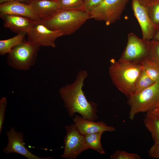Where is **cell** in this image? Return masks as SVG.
I'll return each mask as SVG.
<instances>
[{
    "mask_svg": "<svg viewBox=\"0 0 159 159\" xmlns=\"http://www.w3.org/2000/svg\"><path fill=\"white\" fill-rule=\"evenodd\" d=\"M87 76L86 71H80L74 82L61 87L59 92L70 116L73 117L77 113L83 118L95 121L98 118L97 105L88 101L82 90L84 80Z\"/></svg>",
    "mask_w": 159,
    "mask_h": 159,
    "instance_id": "obj_1",
    "label": "cell"
},
{
    "mask_svg": "<svg viewBox=\"0 0 159 159\" xmlns=\"http://www.w3.org/2000/svg\"><path fill=\"white\" fill-rule=\"evenodd\" d=\"M89 19V13L84 10L59 9L49 17L39 21L64 36L72 34Z\"/></svg>",
    "mask_w": 159,
    "mask_h": 159,
    "instance_id": "obj_2",
    "label": "cell"
},
{
    "mask_svg": "<svg viewBox=\"0 0 159 159\" xmlns=\"http://www.w3.org/2000/svg\"><path fill=\"white\" fill-rule=\"evenodd\" d=\"M110 62V78L117 88L128 98L134 94L135 85L143 65L116 61L113 59Z\"/></svg>",
    "mask_w": 159,
    "mask_h": 159,
    "instance_id": "obj_3",
    "label": "cell"
},
{
    "mask_svg": "<svg viewBox=\"0 0 159 159\" xmlns=\"http://www.w3.org/2000/svg\"><path fill=\"white\" fill-rule=\"evenodd\" d=\"M129 118L133 120L140 112H151L159 107V82L128 98Z\"/></svg>",
    "mask_w": 159,
    "mask_h": 159,
    "instance_id": "obj_4",
    "label": "cell"
},
{
    "mask_svg": "<svg viewBox=\"0 0 159 159\" xmlns=\"http://www.w3.org/2000/svg\"><path fill=\"white\" fill-rule=\"evenodd\" d=\"M40 47L28 41H24L8 53V64L15 69L28 70L34 64Z\"/></svg>",
    "mask_w": 159,
    "mask_h": 159,
    "instance_id": "obj_5",
    "label": "cell"
},
{
    "mask_svg": "<svg viewBox=\"0 0 159 159\" xmlns=\"http://www.w3.org/2000/svg\"><path fill=\"white\" fill-rule=\"evenodd\" d=\"M150 40L141 39L129 33L126 45L118 60L132 64L142 65L150 57Z\"/></svg>",
    "mask_w": 159,
    "mask_h": 159,
    "instance_id": "obj_6",
    "label": "cell"
},
{
    "mask_svg": "<svg viewBox=\"0 0 159 159\" xmlns=\"http://www.w3.org/2000/svg\"><path fill=\"white\" fill-rule=\"evenodd\" d=\"M129 0H103L90 11V19L110 25L120 19Z\"/></svg>",
    "mask_w": 159,
    "mask_h": 159,
    "instance_id": "obj_7",
    "label": "cell"
},
{
    "mask_svg": "<svg viewBox=\"0 0 159 159\" xmlns=\"http://www.w3.org/2000/svg\"><path fill=\"white\" fill-rule=\"evenodd\" d=\"M66 134L64 138V152L60 157L67 159H75L86 150L84 135L74 123L65 126Z\"/></svg>",
    "mask_w": 159,
    "mask_h": 159,
    "instance_id": "obj_8",
    "label": "cell"
},
{
    "mask_svg": "<svg viewBox=\"0 0 159 159\" xmlns=\"http://www.w3.org/2000/svg\"><path fill=\"white\" fill-rule=\"evenodd\" d=\"M27 41L41 47H56L55 41L63 36L60 32L51 30L39 21H35L26 33Z\"/></svg>",
    "mask_w": 159,
    "mask_h": 159,
    "instance_id": "obj_9",
    "label": "cell"
},
{
    "mask_svg": "<svg viewBox=\"0 0 159 159\" xmlns=\"http://www.w3.org/2000/svg\"><path fill=\"white\" fill-rule=\"evenodd\" d=\"M8 139L7 145L3 151L6 154L16 153L28 159H51L52 158L41 157L35 155L26 147L24 142V135L21 132L16 131L13 127L6 132Z\"/></svg>",
    "mask_w": 159,
    "mask_h": 159,
    "instance_id": "obj_10",
    "label": "cell"
},
{
    "mask_svg": "<svg viewBox=\"0 0 159 159\" xmlns=\"http://www.w3.org/2000/svg\"><path fill=\"white\" fill-rule=\"evenodd\" d=\"M131 5L134 16L140 27L142 38L148 40H151L157 25L151 20L146 6L137 0H132Z\"/></svg>",
    "mask_w": 159,
    "mask_h": 159,
    "instance_id": "obj_11",
    "label": "cell"
},
{
    "mask_svg": "<svg viewBox=\"0 0 159 159\" xmlns=\"http://www.w3.org/2000/svg\"><path fill=\"white\" fill-rule=\"evenodd\" d=\"M0 16L5 27L17 34L27 33L35 21L27 17L15 14H0Z\"/></svg>",
    "mask_w": 159,
    "mask_h": 159,
    "instance_id": "obj_12",
    "label": "cell"
},
{
    "mask_svg": "<svg viewBox=\"0 0 159 159\" xmlns=\"http://www.w3.org/2000/svg\"><path fill=\"white\" fill-rule=\"evenodd\" d=\"M74 124L82 135L106 131L114 132V127L108 125L102 121L95 122L76 115L73 118Z\"/></svg>",
    "mask_w": 159,
    "mask_h": 159,
    "instance_id": "obj_13",
    "label": "cell"
},
{
    "mask_svg": "<svg viewBox=\"0 0 159 159\" xmlns=\"http://www.w3.org/2000/svg\"><path fill=\"white\" fill-rule=\"evenodd\" d=\"M0 14L22 16L35 21L40 20L29 4L18 1H12L1 4Z\"/></svg>",
    "mask_w": 159,
    "mask_h": 159,
    "instance_id": "obj_14",
    "label": "cell"
},
{
    "mask_svg": "<svg viewBox=\"0 0 159 159\" xmlns=\"http://www.w3.org/2000/svg\"><path fill=\"white\" fill-rule=\"evenodd\" d=\"M28 4L40 20L49 17L59 9L56 1L31 0Z\"/></svg>",
    "mask_w": 159,
    "mask_h": 159,
    "instance_id": "obj_15",
    "label": "cell"
},
{
    "mask_svg": "<svg viewBox=\"0 0 159 159\" xmlns=\"http://www.w3.org/2000/svg\"><path fill=\"white\" fill-rule=\"evenodd\" d=\"M143 122L145 127L150 132L154 143L159 142V116L150 112H147Z\"/></svg>",
    "mask_w": 159,
    "mask_h": 159,
    "instance_id": "obj_16",
    "label": "cell"
},
{
    "mask_svg": "<svg viewBox=\"0 0 159 159\" xmlns=\"http://www.w3.org/2000/svg\"><path fill=\"white\" fill-rule=\"evenodd\" d=\"M102 132H96L84 135L85 148L87 149H92L101 154L105 153L101 143Z\"/></svg>",
    "mask_w": 159,
    "mask_h": 159,
    "instance_id": "obj_17",
    "label": "cell"
},
{
    "mask_svg": "<svg viewBox=\"0 0 159 159\" xmlns=\"http://www.w3.org/2000/svg\"><path fill=\"white\" fill-rule=\"evenodd\" d=\"M26 33L22 32L15 36L5 40H0V54L3 55L9 53L12 49L24 41Z\"/></svg>",
    "mask_w": 159,
    "mask_h": 159,
    "instance_id": "obj_18",
    "label": "cell"
},
{
    "mask_svg": "<svg viewBox=\"0 0 159 159\" xmlns=\"http://www.w3.org/2000/svg\"><path fill=\"white\" fill-rule=\"evenodd\" d=\"M146 74L155 82H159V64L149 59L142 64Z\"/></svg>",
    "mask_w": 159,
    "mask_h": 159,
    "instance_id": "obj_19",
    "label": "cell"
},
{
    "mask_svg": "<svg viewBox=\"0 0 159 159\" xmlns=\"http://www.w3.org/2000/svg\"><path fill=\"white\" fill-rule=\"evenodd\" d=\"M154 83L146 74L143 68L136 82L133 95L140 92L150 87Z\"/></svg>",
    "mask_w": 159,
    "mask_h": 159,
    "instance_id": "obj_20",
    "label": "cell"
},
{
    "mask_svg": "<svg viewBox=\"0 0 159 159\" xmlns=\"http://www.w3.org/2000/svg\"><path fill=\"white\" fill-rule=\"evenodd\" d=\"M59 9L84 10V0H57Z\"/></svg>",
    "mask_w": 159,
    "mask_h": 159,
    "instance_id": "obj_21",
    "label": "cell"
},
{
    "mask_svg": "<svg viewBox=\"0 0 159 159\" xmlns=\"http://www.w3.org/2000/svg\"><path fill=\"white\" fill-rule=\"evenodd\" d=\"M149 15L156 25L159 24V0L150 1L146 6Z\"/></svg>",
    "mask_w": 159,
    "mask_h": 159,
    "instance_id": "obj_22",
    "label": "cell"
},
{
    "mask_svg": "<svg viewBox=\"0 0 159 159\" xmlns=\"http://www.w3.org/2000/svg\"><path fill=\"white\" fill-rule=\"evenodd\" d=\"M111 159H141L138 154L123 150H117L110 156Z\"/></svg>",
    "mask_w": 159,
    "mask_h": 159,
    "instance_id": "obj_23",
    "label": "cell"
},
{
    "mask_svg": "<svg viewBox=\"0 0 159 159\" xmlns=\"http://www.w3.org/2000/svg\"><path fill=\"white\" fill-rule=\"evenodd\" d=\"M149 59L159 64V41L150 40Z\"/></svg>",
    "mask_w": 159,
    "mask_h": 159,
    "instance_id": "obj_24",
    "label": "cell"
},
{
    "mask_svg": "<svg viewBox=\"0 0 159 159\" xmlns=\"http://www.w3.org/2000/svg\"><path fill=\"white\" fill-rule=\"evenodd\" d=\"M7 102V100L6 97H2L1 98L0 100V134L1 132L4 121Z\"/></svg>",
    "mask_w": 159,
    "mask_h": 159,
    "instance_id": "obj_25",
    "label": "cell"
},
{
    "mask_svg": "<svg viewBox=\"0 0 159 159\" xmlns=\"http://www.w3.org/2000/svg\"><path fill=\"white\" fill-rule=\"evenodd\" d=\"M103 0H84V7L85 11L89 13Z\"/></svg>",
    "mask_w": 159,
    "mask_h": 159,
    "instance_id": "obj_26",
    "label": "cell"
},
{
    "mask_svg": "<svg viewBox=\"0 0 159 159\" xmlns=\"http://www.w3.org/2000/svg\"><path fill=\"white\" fill-rule=\"evenodd\" d=\"M148 153L151 158H159V142L154 143L148 150Z\"/></svg>",
    "mask_w": 159,
    "mask_h": 159,
    "instance_id": "obj_27",
    "label": "cell"
},
{
    "mask_svg": "<svg viewBox=\"0 0 159 159\" xmlns=\"http://www.w3.org/2000/svg\"><path fill=\"white\" fill-rule=\"evenodd\" d=\"M151 40L159 41V24L157 25L154 35Z\"/></svg>",
    "mask_w": 159,
    "mask_h": 159,
    "instance_id": "obj_28",
    "label": "cell"
},
{
    "mask_svg": "<svg viewBox=\"0 0 159 159\" xmlns=\"http://www.w3.org/2000/svg\"><path fill=\"white\" fill-rule=\"evenodd\" d=\"M31 0H0V4H1L5 2L12 1H18L22 3H26L27 4H28L29 2Z\"/></svg>",
    "mask_w": 159,
    "mask_h": 159,
    "instance_id": "obj_29",
    "label": "cell"
},
{
    "mask_svg": "<svg viewBox=\"0 0 159 159\" xmlns=\"http://www.w3.org/2000/svg\"><path fill=\"white\" fill-rule=\"evenodd\" d=\"M144 6H147L150 2L149 0H137Z\"/></svg>",
    "mask_w": 159,
    "mask_h": 159,
    "instance_id": "obj_30",
    "label": "cell"
},
{
    "mask_svg": "<svg viewBox=\"0 0 159 159\" xmlns=\"http://www.w3.org/2000/svg\"><path fill=\"white\" fill-rule=\"evenodd\" d=\"M149 112H150L154 114L159 116V107L156 108L153 111Z\"/></svg>",
    "mask_w": 159,
    "mask_h": 159,
    "instance_id": "obj_31",
    "label": "cell"
},
{
    "mask_svg": "<svg viewBox=\"0 0 159 159\" xmlns=\"http://www.w3.org/2000/svg\"><path fill=\"white\" fill-rule=\"evenodd\" d=\"M149 0L150 1V2L151 1H154V0Z\"/></svg>",
    "mask_w": 159,
    "mask_h": 159,
    "instance_id": "obj_32",
    "label": "cell"
},
{
    "mask_svg": "<svg viewBox=\"0 0 159 159\" xmlns=\"http://www.w3.org/2000/svg\"><path fill=\"white\" fill-rule=\"evenodd\" d=\"M52 0L57 1V0Z\"/></svg>",
    "mask_w": 159,
    "mask_h": 159,
    "instance_id": "obj_33",
    "label": "cell"
}]
</instances>
